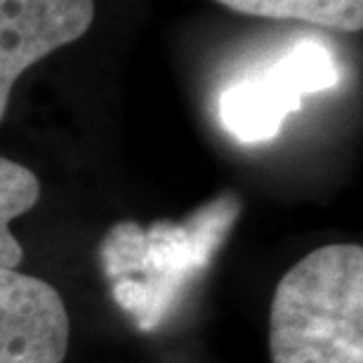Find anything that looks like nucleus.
I'll list each match as a JSON object with an SVG mask.
<instances>
[{"label": "nucleus", "instance_id": "obj_1", "mask_svg": "<svg viewBox=\"0 0 363 363\" xmlns=\"http://www.w3.org/2000/svg\"><path fill=\"white\" fill-rule=\"evenodd\" d=\"M241 215L234 194L217 196L182 222H118L99 243L111 297L140 330H156L184 304Z\"/></svg>", "mask_w": 363, "mask_h": 363}, {"label": "nucleus", "instance_id": "obj_2", "mask_svg": "<svg viewBox=\"0 0 363 363\" xmlns=\"http://www.w3.org/2000/svg\"><path fill=\"white\" fill-rule=\"evenodd\" d=\"M274 363H363V250L335 243L311 250L274 290Z\"/></svg>", "mask_w": 363, "mask_h": 363}, {"label": "nucleus", "instance_id": "obj_3", "mask_svg": "<svg viewBox=\"0 0 363 363\" xmlns=\"http://www.w3.org/2000/svg\"><path fill=\"white\" fill-rule=\"evenodd\" d=\"M340 69L323 43L302 40L269 67L229 85L220 97V123L238 142L274 140L309 94L335 88Z\"/></svg>", "mask_w": 363, "mask_h": 363}, {"label": "nucleus", "instance_id": "obj_4", "mask_svg": "<svg viewBox=\"0 0 363 363\" xmlns=\"http://www.w3.org/2000/svg\"><path fill=\"white\" fill-rule=\"evenodd\" d=\"M94 0H0V121L28 67L92 26Z\"/></svg>", "mask_w": 363, "mask_h": 363}, {"label": "nucleus", "instance_id": "obj_5", "mask_svg": "<svg viewBox=\"0 0 363 363\" xmlns=\"http://www.w3.org/2000/svg\"><path fill=\"white\" fill-rule=\"evenodd\" d=\"M69 311L50 283L0 269V363H64Z\"/></svg>", "mask_w": 363, "mask_h": 363}, {"label": "nucleus", "instance_id": "obj_6", "mask_svg": "<svg viewBox=\"0 0 363 363\" xmlns=\"http://www.w3.org/2000/svg\"><path fill=\"white\" fill-rule=\"evenodd\" d=\"M215 3L252 17L307 21L347 33L361 31L363 26V0H215Z\"/></svg>", "mask_w": 363, "mask_h": 363}, {"label": "nucleus", "instance_id": "obj_7", "mask_svg": "<svg viewBox=\"0 0 363 363\" xmlns=\"http://www.w3.org/2000/svg\"><path fill=\"white\" fill-rule=\"evenodd\" d=\"M40 199V182L21 163L0 156V269H17L24 248L10 224L26 215Z\"/></svg>", "mask_w": 363, "mask_h": 363}]
</instances>
